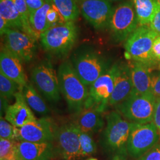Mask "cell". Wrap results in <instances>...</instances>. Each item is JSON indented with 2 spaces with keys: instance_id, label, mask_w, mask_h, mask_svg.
<instances>
[{
  "instance_id": "6da1fadb",
  "label": "cell",
  "mask_w": 160,
  "mask_h": 160,
  "mask_svg": "<svg viewBox=\"0 0 160 160\" xmlns=\"http://www.w3.org/2000/svg\"><path fill=\"white\" fill-rule=\"evenodd\" d=\"M159 35L149 25L139 26L125 43V57L129 61H138L151 70L160 69V61L152 52V45Z\"/></svg>"
},
{
  "instance_id": "7a4b0ae2",
  "label": "cell",
  "mask_w": 160,
  "mask_h": 160,
  "mask_svg": "<svg viewBox=\"0 0 160 160\" xmlns=\"http://www.w3.org/2000/svg\"><path fill=\"white\" fill-rule=\"evenodd\" d=\"M59 88L65 98L69 111L74 114L84 108L88 96V89L80 79L70 61L60 65L58 70Z\"/></svg>"
},
{
  "instance_id": "3957f363",
  "label": "cell",
  "mask_w": 160,
  "mask_h": 160,
  "mask_svg": "<svg viewBox=\"0 0 160 160\" xmlns=\"http://www.w3.org/2000/svg\"><path fill=\"white\" fill-rule=\"evenodd\" d=\"M70 61L87 86H91L112 67L106 58L90 46H81L77 49L72 53Z\"/></svg>"
},
{
  "instance_id": "277c9868",
  "label": "cell",
  "mask_w": 160,
  "mask_h": 160,
  "mask_svg": "<svg viewBox=\"0 0 160 160\" xmlns=\"http://www.w3.org/2000/svg\"><path fill=\"white\" fill-rule=\"evenodd\" d=\"M106 119L107 125L101 138V145L108 152L127 157V142L132 122L125 120L118 111L111 112Z\"/></svg>"
},
{
  "instance_id": "5b68a950",
  "label": "cell",
  "mask_w": 160,
  "mask_h": 160,
  "mask_svg": "<svg viewBox=\"0 0 160 160\" xmlns=\"http://www.w3.org/2000/svg\"><path fill=\"white\" fill-rule=\"evenodd\" d=\"M78 36V28L74 22H67L46 30L40 39L46 52L62 58L66 57L72 50Z\"/></svg>"
},
{
  "instance_id": "8992f818",
  "label": "cell",
  "mask_w": 160,
  "mask_h": 160,
  "mask_svg": "<svg viewBox=\"0 0 160 160\" xmlns=\"http://www.w3.org/2000/svg\"><path fill=\"white\" fill-rule=\"evenodd\" d=\"M156 99L152 92L138 94L133 90L129 97L115 108L124 118L131 122L148 123L153 122Z\"/></svg>"
},
{
  "instance_id": "52a82bcc",
  "label": "cell",
  "mask_w": 160,
  "mask_h": 160,
  "mask_svg": "<svg viewBox=\"0 0 160 160\" xmlns=\"http://www.w3.org/2000/svg\"><path fill=\"white\" fill-rule=\"evenodd\" d=\"M137 16L132 2L126 1L113 8L108 28L112 39L119 43L128 38L137 29Z\"/></svg>"
},
{
  "instance_id": "ba28073f",
  "label": "cell",
  "mask_w": 160,
  "mask_h": 160,
  "mask_svg": "<svg viewBox=\"0 0 160 160\" xmlns=\"http://www.w3.org/2000/svg\"><path fill=\"white\" fill-rule=\"evenodd\" d=\"M159 139L158 131L154 122L144 124L132 122L127 142L128 154L138 159L158 143Z\"/></svg>"
},
{
  "instance_id": "9c48e42d",
  "label": "cell",
  "mask_w": 160,
  "mask_h": 160,
  "mask_svg": "<svg viewBox=\"0 0 160 160\" xmlns=\"http://www.w3.org/2000/svg\"><path fill=\"white\" fill-rule=\"evenodd\" d=\"M31 77L36 88L48 101L56 103L61 99L58 73L51 61L45 59L36 65Z\"/></svg>"
},
{
  "instance_id": "30bf717a",
  "label": "cell",
  "mask_w": 160,
  "mask_h": 160,
  "mask_svg": "<svg viewBox=\"0 0 160 160\" xmlns=\"http://www.w3.org/2000/svg\"><path fill=\"white\" fill-rule=\"evenodd\" d=\"M114 89V69L109 70L94 81L88 89V96L84 104L86 109H95L103 113L107 110Z\"/></svg>"
},
{
  "instance_id": "8fae6325",
  "label": "cell",
  "mask_w": 160,
  "mask_h": 160,
  "mask_svg": "<svg viewBox=\"0 0 160 160\" xmlns=\"http://www.w3.org/2000/svg\"><path fill=\"white\" fill-rule=\"evenodd\" d=\"M80 133L79 128L73 122L57 128L53 141L55 154L65 160L80 158Z\"/></svg>"
},
{
  "instance_id": "7c38bea8",
  "label": "cell",
  "mask_w": 160,
  "mask_h": 160,
  "mask_svg": "<svg viewBox=\"0 0 160 160\" xmlns=\"http://www.w3.org/2000/svg\"><path fill=\"white\" fill-rule=\"evenodd\" d=\"M3 46L25 63L34 59L38 51L36 41L29 34L18 29H10L3 35Z\"/></svg>"
},
{
  "instance_id": "4fadbf2b",
  "label": "cell",
  "mask_w": 160,
  "mask_h": 160,
  "mask_svg": "<svg viewBox=\"0 0 160 160\" xmlns=\"http://www.w3.org/2000/svg\"><path fill=\"white\" fill-rule=\"evenodd\" d=\"M57 128L48 118L30 122L16 129V141L34 143L52 142Z\"/></svg>"
},
{
  "instance_id": "5bb4252c",
  "label": "cell",
  "mask_w": 160,
  "mask_h": 160,
  "mask_svg": "<svg viewBox=\"0 0 160 160\" xmlns=\"http://www.w3.org/2000/svg\"><path fill=\"white\" fill-rule=\"evenodd\" d=\"M80 12L96 30L108 28L113 8L107 0H82Z\"/></svg>"
},
{
  "instance_id": "9a60e30c",
  "label": "cell",
  "mask_w": 160,
  "mask_h": 160,
  "mask_svg": "<svg viewBox=\"0 0 160 160\" xmlns=\"http://www.w3.org/2000/svg\"><path fill=\"white\" fill-rule=\"evenodd\" d=\"M114 69V89L109 106H116L131 96L133 91L131 71L128 63L118 62L113 65Z\"/></svg>"
},
{
  "instance_id": "2e32d148",
  "label": "cell",
  "mask_w": 160,
  "mask_h": 160,
  "mask_svg": "<svg viewBox=\"0 0 160 160\" xmlns=\"http://www.w3.org/2000/svg\"><path fill=\"white\" fill-rule=\"evenodd\" d=\"M22 61L20 58L1 46L0 53V72L14 81L21 88L27 82Z\"/></svg>"
},
{
  "instance_id": "e0dca14e",
  "label": "cell",
  "mask_w": 160,
  "mask_h": 160,
  "mask_svg": "<svg viewBox=\"0 0 160 160\" xmlns=\"http://www.w3.org/2000/svg\"><path fill=\"white\" fill-rule=\"evenodd\" d=\"M55 155L52 142L34 143L17 141V158L19 160H51Z\"/></svg>"
},
{
  "instance_id": "ac0fdd59",
  "label": "cell",
  "mask_w": 160,
  "mask_h": 160,
  "mask_svg": "<svg viewBox=\"0 0 160 160\" xmlns=\"http://www.w3.org/2000/svg\"><path fill=\"white\" fill-rule=\"evenodd\" d=\"M15 102L6 110L5 119L16 128H21L36 119L26 102L20 90L14 96Z\"/></svg>"
},
{
  "instance_id": "d6986e66",
  "label": "cell",
  "mask_w": 160,
  "mask_h": 160,
  "mask_svg": "<svg viewBox=\"0 0 160 160\" xmlns=\"http://www.w3.org/2000/svg\"><path fill=\"white\" fill-rule=\"evenodd\" d=\"M128 63L131 71L133 90L138 94L152 92V70L146 65L138 61H129Z\"/></svg>"
},
{
  "instance_id": "ffe728a7",
  "label": "cell",
  "mask_w": 160,
  "mask_h": 160,
  "mask_svg": "<svg viewBox=\"0 0 160 160\" xmlns=\"http://www.w3.org/2000/svg\"><path fill=\"white\" fill-rule=\"evenodd\" d=\"M102 113L95 109L84 108L75 115L72 122L80 131L89 133H94L100 131L104 125Z\"/></svg>"
},
{
  "instance_id": "44dd1931",
  "label": "cell",
  "mask_w": 160,
  "mask_h": 160,
  "mask_svg": "<svg viewBox=\"0 0 160 160\" xmlns=\"http://www.w3.org/2000/svg\"><path fill=\"white\" fill-rule=\"evenodd\" d=\"M52 4V0H47L46 3L39 9L30 13V24L36 40L40 39L42 34L48 30L47 14Z\"/></svg>"
},
{
  "instance_id": "7402d4cb",
  "label": "cell",
  "mask_w": 160,
  "mask_h": 160,
  "mask_svg": "<svg viewBox=\"0 0 160 160\" xmlns=\"http://www.w3.org/2000/svg\"><path fill=\"white\" fill-rule=\"evenodd\" d=\"M29 108L40 115H45L49 112L46 103L36 91L31 83H27L20 88Z\"/></svg>"
},
{
  "instance_id": "603a6c76",
  "label": "cell",
  "mask_w": 160,
  "mask_h": 160,
  "mask_svg": "<svg viewBox=\"0 0 160 160\" xmlns=\"http://www.w3.org/2000/svg\"><path fill=\"white\" fill-rule=\"evenodd\" d=\"M139 26L149 25L154 16L157 4L155 0H132Z\"/></svg>"
},
{
  "instance_id": "cb8c5ba5",
  "label": "cell",
  "mask_w": 160,
  "mask_h": 160,
  "mask_svg": "<svg viewBox=\"0 0 160 160\" xmlns=\"http://www.w3.org/2000/svg\"><path fill=\"white\" fill-rule=\"evenodd\" d=\"M0 16L6 20L11 29L23 32L20 16L13 0H0Z\"/></svg>"
},
{
  "instance_id": "d4e9b609",
  "label": "cell",
  "mask_w": 160,
  "mask_h": 160,
  "mask_svg": "<svg viewBox=\"0 0 160 160\" xmlns=\"http://www.w3.org/2000/svg\"><path fill=\"white\" fill-rule=\"evenodd\" d=\"M53 4L67 22H75L79 16L80 8L76 0H52Z\"/></svg>"
},
{
  "instance_id": "484cf974",
  "label": "cell",
  "mask_w": 160,
  "mask_h": 160,
  "mask_svg": "<svg viewBox=\"0 0 160 160\" xmlns=\"http://www.w3.org/2000/svg\"><path fill=\"white\" fill-rule=\"evenodd\" d=\"M16 140L0 139V160H18Z\"/></svg>"
},
{
  "instance_id": "4316f807",
  "label": "cell",
  "mask_w": 160,
  "mask_h": 160,
  "mask_svg": "<svg viewBox=\"0 0 160 160\" xmlns=\"http://www.w3.org/2000/svg\"><path fill=\"white\" fill-rule=\"evenodd\" d=\"M80 156L85 157L96 153L97 146L92 137V134L80 131Z\"/></svg>"
},
{
  "instance_id": "83f0119b",
  "label": "cell",
  "mask_w": 160,
  "mask_h": 160,
  "mask_svg": "<svg viewBox=\"0 0 160 160\" xmlns=\"http://www.w3.org/2000/svg\"><path fill=\"white\" fill-rule=\"evenodd\" d=\"M21 18L23 32L34 38V34L30 24V12L25 0H13ZM35 39V38H34Z\"/></svg>"
},
{
  "instance_id": "f1b7e54d",
  "label": "cell",
  "mask_w": 160,
  "mask_h": 160,
  "mask_svg": "<svg viewBox=\"0 0 160 160\" xmlns=\"http://www.w3.org/2000/svg\"><path fill=\"white\" fill-rule=\"evenodd\" d=\"M18 88L20 90V87L16 82L0 72L1 96L5 97L7 99H11L19 91H17Z\"/></svg>"
},
{
  "instance_id": "f546056e",
  "label": "cell",
  "mask_w": 160,
  "mask_h": 160,
  "mask_svg": "<svg viewBox=\"0 0 160 160\" xmlns=\"http://www.w3.org/2000/svg\"><path fill=\"white\" fill-rule=\"evenodd\" d=\"M62 16L58 11L55 5L52 4L50 9L48 10L47 14V27L48 29L51 28L52 27L62 24L66 23Z\"/></svg>"
},
{
  "instance_id": "4dcf8cb0",
  "label": "cell",
  "mask_w": 160,
  "mask_h": 160,
  "mask_svg": "<svg viewBox=\"0 0 160 160\" xmlns=\"http://www.w3.org/2000/svg\"><path fill=\"white\" fill-rule=\"evenodd\" d=\"M16 129L8 121L1 117L0 138L10 140H16Z\"/></svg>"
},
{
  "instance_id": "1f68e13d",
  "label": "cell",
  "mask_w": 160,
  "mask_h": 160,
  "mask_svg": "<svg viewBox=\"0 0 160 160\" xmlns=\"http://www.w3.org/2000/svg\"><path fill=\"white\" fill-rule=\"evenodd\" d=\"M138 160H160V143H157Z\"/></svg>"
},
{
  "instance_id": "d6a6232c",
  "label": "cell",
  "mask_w": 160,
  "mask_h": 160,
  "mask_svg": "<svg viewBox=\"0 0 160 160\" xmlns=\"http://www.w3.org/2000/svg\"><path fill=\"white\" fill-rule=\"evenodd\" d=\"M151 92L156 98L160 97V69L158 71L152 73Z\"/></svg>"
},
{
  "instance_id": "836d02e7",
  "label": "cell",
  "mask_w": 160,
  "mask_h": 160,
  "mask_svg": "<svg viewBox=\"0 0 160 160\" xmlns=\"http://www.w3.org/2000/svg\"><path fill=\"white\" fill-rule=\"evenodd\" d=\"M151 28L160 36V6L157 4L154 16L149 24Z\"/></svg>"
},
{
  "instance_id": "e575fe53",
  "label": "cell",
  "mask_w": 160,
  "mask_h": 160,
  "mask_svg": "<svg viewBox=\"0 0 160 160\" xmlns=\"http://www.w3.org/2000/svg\"><path fill=\"white\" fill-rule=\"evenodd\" d=\"M46 1L47 0H25L30 13L39 9L46 3Z\"/></svg>"
},
{
  "instance_id": "d590c367",
  "label": "cell",
  "mask_w": 160,
  "mask_h": 160,
  "mask_svg": "<svg viewBox=\"0 0 160 160\" xmlns=\"http://www.w3.org/2000/svg\"><path fill=\"white\" fill-rule=\"evenodd\" d=\"M153 122L160 133V97L156 99Z\"/></svg>"
},
{
  "instance_id": "8d00e7d4",
  "label": "cell",
  "mask_w": 160,
  "mask_h": 160,
  "mask_svg": "<svg viewBox=\"0 0 160 160\" xmlns=\"http://www.w3.org/2000/svg\"><path fill=\"white\" fill-rule=\"evenodd\" d=\"M152 52L155 57L160 61V36L155 39L153 43Z\"/></svg>"
},
{
  "instance_id": "74e56055",
  "label": "cell",
  "mask_w": 160,
  "mask_h": 160,
  "mask_svg": "<svg viewBox=\"0 0 160 160\" xmlns=\"http://www.w3.org/2000/svg\"><path fill=\"white\" fill-rule=\"evenodd\" d=\"M10 26L7 22L3 17L0 16V34L2 37L7 29H10Z\"/></svg>"
},
{
  "instance_id": "f35d334b",
  "label": "cell",
  "mask_w": 160,
  "mask_h": 160,
  "mask_svg": "<svg viewBox=\"0 0 160 160\" xmlns=\"http://www.w3.org/2000/svg\"><path fill=\"white\" fill-rule=\"evenodd\" d=\"M9 105L8 104V99L1 96V117L6 114V110Z\"/></svg>"
},
{
  "instance_id": "ab89813d",
  "label": "cell",
  "mask_w": 160,
  "mask_h": 160,
  "mask_svg": "<svg viewBox=\"0 0 160 160\" xmlns=\"http://www.w3.org/2000/svg\"><path fill=\"white\" fill-rule=\"evenodd\" d=\"M111 160H126V157L122 156L119 155H114Z\"/></svg>"
},
{
  "instance_id": "60d3db41",
  "label": "cell",
  "mask_w": 160,
  "mask_h": 160,
  "mask_svg": "<svg viewBox=\"0 0 160 160\" xmlns=\"http://www.w3.org/2000/svg\"><path fill=\"white\" fill-rule=\"evenodd\" d=\"M109 2H118V1H120L121 0H107Z\"/></svg>"
},
{
  "instance_id": "b9f144b4",
  "label": "cell",
  "mask_w": 160,
  "mask_h": 160,
  "mask_svg": "<svg viewBox=\"0 0 160 160\" xmlns=\"http://www.w3.org/2000/svg\"><path fill=\"white\" fill-rule=\"evenodd\" d=\"M155 1H156V2H157V4L158 6H160V0H155Z\"/></svg>"
},
{
  "instance_id": "7bdbcfd3",
  "label": "cell",
  "mask_w": 160,
  "mask_h": 160,
  "mask_svg": "<svg viewBox=\"0 0 160 160\" xmlns=\"http://www.w3.org/2000/svg\"><path fill=\"white\" fill-rule=\"evenodd\" d=\"M86 160H98L96 158H88V159H87Z\"/></svg>"
},
{
  "instance_id": "ee69618b",
  "label": "cell",
  "mask_w": 160,
  "mask_h": 160,
  "mask_svg": "<svg viewBox=\"0 0 160 160\" xmlns=\"http://www.w3.org/2000/svg\"><path fill=\"white\" fill-rule=\"evenodd\" d=\"M76 1H80V2H81L82 0H76Z\"/></svg>"
},
{
  "instance_id": "f6af8a7d",
  "label": "cell",
  "mask_w": 160,
  "mask_h": 160,
  "mask_svg": "<svg viewBox=\"0 0 160 160\" xmlns=\"http://www.w3.org/2000/svg\"></svg>"
}]
</instances>
